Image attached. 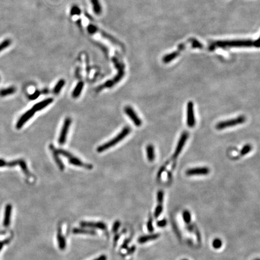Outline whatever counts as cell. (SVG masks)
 Returning <instances> with one entry per match:
<instances>
[{"label": "cell", "instance_id": "1", "mask_svg": "<svg viewBox=\"0 0 260 260\" xmlns=\"http://www.w3.org/2000/svg\"><path fill=\"white\" fill-rule=\"evenodd\" d=\"M260 47V38L256 40H218L211 44L209 47L210 51H214L216 48L230 47Z\"/></svg>", "mask_w": 260, "mask_h": 260}, {"label": "cell", "instance_id": "2", "mask_svg": "<svg viewBox=\"0 0 260 260\" xmlns=\"http://www.w3.org/2000/svg\"><path fill=\"white\" fill-rule=\"evenodd\" d=\"M131 132V128L129 127H124L122 131L119 133L115 137L108 141V142L99 146L97 148V151L98 152H102L110 148H111L115 145H116L119 142H121L124 138H125L129 133Z\"/></svg>", "mask_w": 260, "mask_h": 260}, {"label": "cell", "instance_id": "3", "mask_svg": "<svg viewBox=\"0 0 260 260\" xmlns=\"http://www.w3.org/2000/svg\"><path fill=\"white\" fill-rule=\"evenodd\" d=\"M112 61H113L116 68L117 69V71H118L117 74L113 79L107 81L103 85L99 87V90L104 88L112 87L114 85H115L116 84L119 83L122 79V78L124 77V76L125 75V71H124L125 67H124V64L120 63L116 57H113L112 59Z\"/></svg>", "mask_w": 260, "mask_h": 260}, {"label": "cell", "instance_id": "4", "mask_svg": "<svg viewBox=\"0 0 260 260\" xmlns=\"http://www.w3.org/2000/svg\"><path fill=\"white\" fill-rule=\"evenodd\" d=\"M57 150L59 154L63 156L64 157H65L66 158L68 159L69 163L71 165H74L76 166H79V167H83L87 169H91L93 168L92 165H89V164H86V163H83L79 159L74 157L70 152H69L66 151H65L63 149H57Z\"/></svg>", "mask_w": 260, "mask_h": 260}, {"label": "cell", "instance_id": "5", "mask_svg": "<svg viewBox=\"0 0 260 260\" xmlns=\"http://www.w3.org/2000/svg\"><path fill=\"white\" fill-rule=\"evenodd\" d=\"M245 121H246V117L242 115L232 119L219 122L218 124H216V128L219 130H223L230 127H235L240 124H242L244 122H245Z\"/></svg>", "mask_w": 260, "mask_h": 260}, {"label": "cell", "instance_id": "6", "mask_svg": "<svg viewBox=\"0 0 260 260\" xmlns=\"http://www.w3.org/2000/svg\"><path fill=\"white\" fill-rule=\"evenodd\" d=\"M71 122H72V120L70 117L66 118L64 121V123L60 134V136L59 138V143L61 145H63L66 141L67 135L68 134Z\"/></svg>", "mask_w": 260, "mask_h": 260}, {"label": "cell", "instance_id": "7", "mask_svg": "<svg viewBox=\"0 0 260 260\" xmlns=\"http://www.w3.org/2000/svg\"><path fill=\"white\" fill-rule=\"evenodd\" d=\"M196 124L194 113V104L191 101H189L187 105V125L189 128H193Z\"/></svg>", "mask_w": 260, "mask_h": 260}, {"label": "cell", "instance_id": "8", "mask_svg": "<svg viewBox=\"0 0 260 260\" xmlns=\"http://www.w3.org/2000/svg\"><path fill=\"white\" fill-rule=\"evenodd\" d=\"M124 111L127 114V115L131 119V120L136 127H139L142 125V120L140 117H139L137 113L131 107L128 105L125 107L124 108Z\"/></svg>", "mask_w": 260, "mask_h": 260}, {"label": "cell", "instance_id": "9", "mask_svg": "<svg viewBox=\"0 0 260 260\" xmlns=\"http://www.w3.org/2000/svg\"><path fill=\"white\" fill-rule=\"evenodd\" d=\"M188 137V133L187 132L184 131V133H182V134H181V137H180V139L178 142V144H177V146L176 147L175 152L173 154V157L174 159H176L179 155L180 152L182 151V148H184Z\"/></svg>", "mask_w": 260, "mask_h": 260}, {"label": "cell", "instance_id": "10", "mask_svg": "<svg viewBox=\"0 0 260 260\" xmlns=\"http://www.w3.org/2000/svg\"><path fill=\"white\" fill-rule=\"evenodd\" d=\"M210 173V169L207 167H199L188 169L186 171L185 174L187 176H199L207 175Z\"/></svg>", "mask_w": 260, "mask_h": 260}, {"label": "cell", "instance_id": "11", "mask_svg": "<svg viewBox=\"0 0 260 260\" xmlns=\"http://www.w3.org/2000/svg\"><path fill=\"white\" fill-rule=\"evenodd\" d=\"M34 113L35 111L32 108L25 112L18 120L16 124L17 129H21L24 126V125L34 116Z\"/></svg>", "mask_w": 260, "mask_h": 260}, {"label": "cell", "instance_id": "12", "mask_svg": "<svg viewBox=\"0 0 260 260\" xmlns=\"http://www.w3.org/2000/svg\"><path fill=\"white\" fill-rule=\"evenodd\" d=\"M80 224L81 226L84 228H90L99 229L102 230H105L107 228L105 224L102 222H91L83 221V222H81Z\"/></svg>", "mask_w": 260, "mask_h": 260}, {"label": "cell", "instance_id": "13", "mask_svg": "<svg viewBox=\"0 0 260 260\" xmlns=\"http://www.w3.org/2000/svg\"><path fill=\"white\" fill-rule=\"evenodd\" d=\"M12 211V206L11 204H7L5 207L4 217L3 220V226L4 227H8L10 225L11 216Z\"/></svg>", "mask_w": 260, "mask_h": 260}, {"label": "cell", "instance_id": "14", "mask_svg": "<svg viewBox=\"0 0 260 260\" xmlns=\"http://www.w3.org/2000/svg\"><path fill=\"white\" fill-rule=\"evenodd\" d=\"M50 150H51V151L52 152V154H53V156L54 157V159L56 163H57V166H59V168H60V169L61 171H63L64 169H65V166H64L63 162L61 161V160L59 158V153L57 152V149H56V148L52 144H51L50 145Z\"/></svg>", "mask_w": 260, "mask_h": 260}, {"label": "cell", "instance_id": "15", "mask_svg": "<svg viewBox=\"0 0 260 260\" xmlns=\"http://www.w3.org/2000/svg\"><path fill=\"white\" fill-rule=\"evenodd\" d=\"M53 102V98H48L46 99L45 100L42 101L40 102L37 103L36 104H35L32 109H33V110L36 112L37 111H40L43 108H45L46 107H47L48 105L51 104L52 102Z\"/></svg>", "mask_w": 260, "mask_h": 260}, {"label": "cell", "instance_id": "16", "mask_svg": "<svg viewBox=\"0 0 260 260\" xmlns=\"http://www.w3.org/2000/svg\"><path fill=\"white\" fill-rule=\"evenodd\" d=\"M181 51H179V50H177L176 51L172 52L170 54H166V56H165L163 57L162 61L165 63H169L171 62H172L173 60H175L177 57H178L180 54V53Z\"/></svg>", "mask_w": 260, "mask_h": 260}, {"label": "cell", "instance_id": "17", "mask_svg": "<svg viewBox=\"0 0 260 260\" xmlns=\"http://www.w3.org/2000/svg\"><path fill=\"white\" fill-rule=\"evenodd\" d=\"M160 237V234H154L151 235H148V236H143L139 238L138 239V243L140 244L145 243L148 242L156 240Z\"/></svg>", "mask_w": 260, "mask_h": 260}, {"label": "cell", "instance_id": "18", "mask_svg": "<svg viewBox=\"0 0 260 260\" xmlns=\"http://www.w3.org/2000/svg\"><path fill=\"white\" fill-rule=\"evenodd\" d=\"M90 2L92 5L93 12L97 15H100L102 12V7L99 0H90Z\"/></svg>", "mask_w": 260, "mask_h": 260}, {"label": "cell", "instance_id": "19", "mask_svg": "<svg viewBox=\"0 0 260 260\" xmlns=\"http://www.w3.org/2000/svg\"><path fill=\"white\" fill-rule=\"evenodd\" d=\"M57 242L59 243V247L60 249H61L62 251L64 250L66 248V240H65L63 235L62 234L60 228L59 230V232H58L57 235Z\"/></svg>", "mask_w": 260, "mask_h": 260}, {"label": "cell", "instance_id": "20", "mask_svg": "<svg viewBox=\"0 0 260 260\" xmlns=\"http://www.w3.org/2000/svg\"><path fill=\"white\" fill-rule=\"evenodd\" d=\"M146 154L147 158L149 162H152L155 160V149L153 145H148L146 147Z\"/></svg>", "mask_w": 260, "mask_h": 260}, {"label": "cell", "instance_id": "21", "mask_svg": "<svg viewBox=\"0 0 260 260\" xmlns=\"http://www.w3.org/2000/svg\"><path fill=\"white\" fill-rule=\"evenodd\" d=\"M72 233L74 234H90V235H95L96 232L94 230H87L85 228H75L72 230Z\"/></svg>", "mask_w": 260, "mask_h": 260}, {"label": "cell", "instance_id": "22", "mask_svg": "<svg viewBox=\"0 0 260 260\" xmlns=\"http://www.w3.org/2000/svg\"><path fill=\"white\" fill-rule=\"evenodd\" d=\"M84 87V83L83 82H79L76 87H75L72 93V96L74 98H77L78 97H79V96L80 95L82 90L83 88Z\"/></svg>", "mask_w": 260, "mask_h": 260}, {"label": "cell", "instance_id": "23", "mask_svg": "<svg viewBox=\"0 0 260 260\" xmlns=\"http://www.w3.org/2000/svg\"><path fill=\"white\" fill-rule=\"evenodd\" d=\"M16 91V88L14 87H10L7 88L2 89L0 90V96L2 97L11 95Z\"/></svg>", "mask_w": 260, "mask_h": 260}, {"label": "cell", "instance_id": "24", "mask_svg": "<svg viewBox=\"0 0 260 260\" xmlns=\"http://www.w3.org/2000/svg\"><path fill=\"white\" fill-rule=\"evenodd\" d=\"M65 80L63 79L60 80L57 82L56 86L54 87V90H53L54 93L56 95L59 94L60 93L61 89L63 88V87L65 86Z\"/></svg>", "mask_w": 260, "mask_h": 260}, {"label": "cell", "instance_id": "25", "mask_svg": "<svg viewBox=\"0 0 260 260\" xmlns=\"http://www.w3.org/2000/svg\"><path fill=\"white\" fill-rule=\"evenodd\" d=\"M182 217L184 220V222L187 224L189 225L191 222V214L188 210H185L182 213Z\"/></svg>", "mask_w": 260, "mask_h": 260}, {"label": "cell", "instance_id": "26", "mask_svg": "<svg viewBox=\"0 0 260 260\" xmlns=\"http://www.w3.org/2000/svg\"><path fill=\"white\" fill-rule=\"evenodd\" d=\"M191 44V47L193 48H199L201 49L203 47V45L197 40H196L194 38H191L190 40Z\"/></svg>", "mask_w": 260, "mask_h": 260}, {"label": "cell", "instance_id": "27", "mask_svg": "<svg viewBox=\"0 0 260 260\" xmlns=\"http://www.w3.org/2000/svg\"><path fill=\"white\" fill-rule=\"evenodd\" d=\"M252 146L249 144H247V145H245L240 151V155L242 156H244L246 155L252 150Z\"/></svg>", "mask_w": 260, "mask_h": 260}, {"label": "cell", "instance_id": "28", "mask_svg": "<svg viewBox=\"0 0 260 260\" xmlns=\"http://www.w3.org/2000/svg\"><path fill=\"white\" fill-rule=\"evenodd\" d=\"M81 10L80 8L77 6V5H74L73 7H72L71 9V16H77V15H80L81 14Z\"/></svg>", "mask_w": 260, "mask_h": 260}, {"label": "cell", "instance_id": "29", "mask_svg": "<svg viewBox=\"0 0 260 260\" xmlns=\"http://www.w3.org/2000/svg\"><path fill=\"white\" fill-rule=\"evenodd\" d=\"M222 246V242L219 239H215L213 242V247L214 249H219Z\"/></svg>", "mask_w": 260, "mask_h": 260}, {"label": "cell", "instance_id": "30", "mask_svg": "<svg viewBox=\"0 0 260 260\" xmlns=\"http://www.w3.org/2000/svg\"><path fill=\"white\" fill-rule=\"evenodd\" d=\"M11 44V40L10 39H5L0 43V52L3 50L5 49Z\"/></svg>", "mask_w": 260, "mask_h": 260}, {"label": "cell", "instance_id": "31", "mask_svg": "<svg viewBox=\"0 0 260 260\" xmlns=\"http://www.w3.org/2000/svg\"><path fill=\"white\" fill-rule=\"evenodd\" d=\"M147 228L149 232L152 233L154 231V228H153V225H152V218L151 217V216L149 217L148 223H147Z\"/></svg>", "mask_w": 260, "mask_h": 260}, {"label": "cell", "instance_id": "32", "mask_svg": "<svg viewBox=\"0 0 260 260\" xmlns=\"http://www.w3.org/2000/svg\"><path fill=\"white\" fill-rule=\"evenodd\" d=\"M164 200V192L162 190H160L157 193V202L163 203Z\"/></svg>", "mask_w": 260, "mask_h": 260}, {"label": "cell", "instance_id": "33", "mask_svg": "<svg viewBox=\"0 0 260 260\" xmlns=\"http://www.w3.org/2000/svg\"><path fill=\"white\" fill-rule=\"evenodd\" d=\"M120 225V222L119 220H116L114 222L113 225V228H112V231L113 233H116L117 231L118 230L119 226Z\"/></svg>", "mask_w": 260, "mask_h": 260}, {"label": "cell", "instance_id": "34", "mask_svg": "<svg viewBox=\"0 0 260 260\" xmlns=\"http://www.w3.org/2000/svg\"><path fill=\"white\" fill-rule=\"evenodd\" d=\"M166 225H167V220L166 219H162L157 222V225L160 228L165 227Z\"/></svg>", "mask_w": 260, "mask_h": 260}, {"label": "cell", "instance_id": "35", "mask_svg": "<svg viewBox=\"0 0 260 260\" xmlns=\"http://www.w3.org/2000/svg\"><path fill=\"white\" fill-rule=\"evenodd\" d=\"M39 95H40V92L39 91H36L35 93H34L33 95H30V96H29V98H30V99H36V98H38V96H39Z\"/></svg>", "mask_w": 260, "mask_h": 260}, {"label": "cell", "instance_id": "36", "mask_svg": "<svg viewBox=\"0 0 260 260\" xmlns=\"http://www.w3.org/2000/svg\"><path fill=\"white\" fill-rule=\"evenodd\" d=\"M9 242H10L9 239H6V240H4L2 242H0V251L2 249V248H3L4 245H5V244H7Z\"/></svg>", "mask_w": 260, "mask_h": 260}, {"label": "cell", "instance_id": "37", "mask_svg": "<svg viewBox=\"0 0 260 260\" xmlns=\"http://www.w3.org/2000/svg\"><path fill=\"white\" fill-rule=\"evenodd\" d=\"M4 166H8V163H7L3 160L0 159V167H4Z\"/></svg>", "mask_w": 260, "mask_h": 260}, {"label": "cell", "instance_id": "38", "mask_svg": "<svg viewBox=\"0 0 260 260\" xmlns=\"http://www.w3.org/2000/svg\"><path fill=\"white\" fill-rule=\"evenodd\" d=\"M107 256L105 255H102L101 256H99V257H98L97 258H95L93 260H107Z\"/></svg>", "mask_w": 260, "mask_h": 260}, {"label": "cell", "instance_id": "39", "mask_svg": "<svg viewBox=\"0 0 260 260\" xmlns=\"http://www.w3.org/2000/svg\"><path fill=\"white\" fill-rule=\"evenodd\" d=\"M129 243V240H126L125 242H124V243H123V245H122V248H124V249H126L127 248V245H128V243Z\"/></svg>", "mask_w": 260, "mask_h": 260}, {"label": "cell", "instance_id": "40", "mask_svg": "<svg viewBox=\"0 0 260 260\" xmlns=\"http://www.w3.org/2000/svg\"><path fill=\"white\" fill-rule=\"evenodd\" d=\"M135 249H136V247H134V246H133V247H132V248H131V249H130V251H128V254H131V253H133V252H134Z\"/></svg>", "mask_w": 260, "mask_h": 260}, {"label": "cell", "instance_id": "41", "mask_svg": "<svg viewBox=\"0 0 260 260\" xmlns=\"http://www.w3.org/2000/svg\"><path fill=\"white\" fill-rule=\"evenodd\" d=\"M186 260V259H184V260Z\"/></svg>", "mask_w": 260, "mask_h": 260}, {"label": "cell", "instance_id": "42", "mask_svg": "<svg viewBox=\"0 0 260 260\" xmlns=\"http://www.w3.org/2000/svg\"><path fill=\"white\" fill-rule=\"evenodd\" d=\"M259 260V259H257V260Z\"/></svg>", "mask_w": 260, "mask_h": 260}]
</instances>
